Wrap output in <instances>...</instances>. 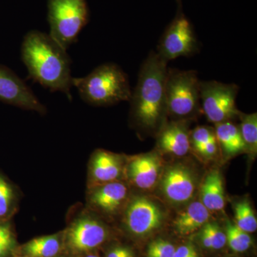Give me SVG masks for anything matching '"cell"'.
Listing matches in <instances>:
<instances>
[{
  "mask_svg": "<svg viewBox=\"0 0 257 257\" xmlns=\"http://www.w3.org/2000/svg\"><path fill=\"white\" fill-rule=\"evenodd\" d=\"M21 54L34 81L52 92H63L72 97L70 59L50 35L37 30L29 32L22 44Z\"/></svg>",
  "mask_w": 257,
  "mask_h": 257,
  "instance_id": "obj_1",
  "label": "cell"
},
{
  "mask_svg": "<svg viewBox=\"0 0 257 257\" xmlns=\"http://www.w3.org/2000/svg\"><path fill=\"white\" fill-rule=\"evenodd\" d=\"M168 62L152 51L140 69L130 102L132 114L139 127L157 135L167 116L165 84Z\"/></svg>",
  "mask_w": 257,
  "mask_h": 257,
  "instance_id": "obj_2",
  "label": "cell"
},
{
  "mask_svg": "<svg viewBox=\"0 0 257 257\" xmlns=\"http://www.w3.org/2000/svg\"><path fill=\"white\" fill-rule=\"evenodd\" d=\"M73 86L83 100L94 106H109L130 101L133 92L126 74L113 63L101 64L85 77H73Z\"/></svg>",
  "mask_w": 257,
  "mask_h": 257,
  "instance_id": "obj_3",
  "label": "cell"
},
{
  "mask_svg": "<svg viewBox=\"0 0 257 257\" xmlns=\"http://www.w3.org/2000/svg\"><path fill=\"white\" fill-rule=\"evenodd\" d=\"M199 89L196 71L168 68L165 84L167 115L174 121L194 117L201 109Z\"/></svg>",
  "mask_w": 257,
  "mask_h": 257,
  "instance_id": "obj_4",
  "label": "cell"
},
{
  "mask_svg": "<svg viewBox=\"0 0 257 257\" xmlns=\"http://www.w3.org/2000/svg\"><path fill=\"white\" fill-rule=\"evenodd\" d=\"M89 17L86 0H48L49 35L67 50L87 25Z\"/></svg>",
  "mask_w": 257,
  "mask_h": 257,
  "instance_id": "obj_5",
  "label": "cell"
},
{
  "mask_svg": "<svg viewBox=\"0 0 257 257\" xmlns=\"http://www.w3.org/2000/svg\"><path fill=\"white\" fill-rule=\"evenodd\" d=\"M239 88L235 84L200 81V105L208 121L216 124L238 117L236 105Z\"/></svg>",
  "mask_w": 257,
  "mask_h": 257,
  "instance_id": "obj_6",
  "label": "cell"
},
{
  "mask_svg": "<svg viewBox=\"0 0 257 257\" xmlns=\"http://www.w3.org/2000/svg\"><path fill=\"white\" fill-rule=\"evenodd\" d=\"M179 9L161 37L157 53L169 62L180 57H190L199 51V42L192 23L182 12L179 0Z\"/></svg>",
  "mask_w": 257,
  "mask_h": 257,
  "instance_id": "obj_7",
  "label": "cell"
},
{
  "mask_svg": "<svg viewBox=\"0 0 257 257\" xmlns=\"http://www.w3.org/2000/svg\"><path fill=\"white\" fill-rule=\"evenodd\" d=\"M165 219V212L160 206L146 197H134L125 211V225L128 231L137 236H146L155 232Z\"/></svg>",
  "mask_w": 257,
  "mask_h": 257,
  "instance_id": "obj_8",
  "label": "cell"
},
{
  "mask_svg": "<svg viewBox=\"0 0 257 257\" xmlns=\"http://www.w3.org/2000/svg\"><path fill=\"white\" fill-rule=\"evenodd\" d=\"M160 183L164 197L172 204H185L195 193V175L190 168L182 164L167 167L162 172Z\"/></svg>",
  "mask_w": 257,
  "mask_h": 257,
  "instance_id": "obj_9",
  "label": "cell"
},
{
  "mask_svg": "<svg viewBox=\"0 0 257 257\" xmlns=\"http://www.w3.org/2000/svg\"><path fill=\"white\" fill-rule=\"evenodd\" d=\"M0 101L7 104L45 112V107L22 79L8 67L0 65Z\"/></svg>",
  "mask_w": 257,
  "mask_h": 257,
  "instance_id": "obj_10",
  "label": "cell"
},
{
  "mask_svg": "<svg viewBox=\"0 0 257 257\" xmlns=\"http://www.w3.org/2000/svg\"><path fill=\"white\" fill-rule=\"evenodd\" d=\"M128 175L134 184L143 190H150L160 182L163 162L157 152L133 157L128 165Z\"/></svg>",
  "mask_w": 257,
  "mask_h": 257,
  "instance_id": "obj_11",
  "label": "cell"
},
{
  "mask_svg": "<svg viewBox=\"0 0 257 257\" xmlns=\"http://www.w3.org/2000/svg\"><path fill=\"white\" fill-rule=\"evenodd\" d=\"M106 236L107 231L101 223L84 218L76 221L69 229L67 243L74 252H87L100 246Z\"/></svg>",
  "mask_w": 257,
  "mask_h": 257,
  "instance_id": "obj_12",
  "label": "cell"
},
{
  "mask_svg": "<svg viewBox=\"0 0 257 257\" xmlns=\"http://www.w3.org/2000/svg\"><path fill=\"white\" fill-rule=\"evenodd\" d=\"M190 132L186 120L166 123L157 135L159 151L177 157L185 156L191 150Z\"/></svg>",
  "mask_w": 257,
  "mask_h": 257,
  "instance_id": "obj_13",
  "label": "cell"
},
{
  "mask_svg": "<svg viewBox=\"0 0 257 257\" xmlns=\"http://www.w3.org/2000/svg\"><path fill=\"white\" fill-rule=\"evenodd\" d=\"M128 188L119 181L96 186L91 197L93 205L107 214L119 210L126 201Z\"/></svg>",
  "mask_w": 257,
  "mask_h": 257,
  "instance_id": "obj_14",
  "label": "cell"
},
{
  "mask_svg": "<svg viewBox=\"0 0 257 257\" xmlns=\"http://www.w3.org/2000/svg\"><path fill=\"white\" fill-rule=\"evenodd\" d=\"M123 170L119 155L104 150H99L94 154L91 173L96 186L119 181Z\"/></svg>",
  "mask_w": 257,
  "mask_h": 257,
  "instance_id": "obj_15",
  "label": "cell"
},
{
  "mask_svg": "<svg viewBox=\"0 0 257 257\" xmlns=\"http://www.w3.org/2000/svg\"><path fill=\"white\" fill-rule=\"evenodd\" d=\"M210 211L200 201L191 202L176 216L174 226L179 235L188 236L202 229L210 219Z\"/></svg>",
  "mask_w": 257,
  "mask_h": 257,
  "instance_id": "obj_16",
  "label": "cell"
},
{
  "mask_svg": "<svg viewBox=\"0 0 257 257\" xmlns=\"http://www.w3.org/2000/svg\"><path fill=\"white\" fill-rule=\"evenodd\" d=\"M216 140L225 160L247 152L240 133L239 126L233 121H227L215 124L214 128Z\"/></svg>",
  "mask_w": 257,
  "mask_h": 257,
  "instance_id": "obj_17",
  "label": "cell"
},
{
  "mask_svg": "<svg viewBox=\"0 0 257 257\" xmlns=\"http://www.w3.org/2000/svg\"><path fill=\"white\" fill-rule=\"evenodd\" d=\"M200 202L209 211H223L225 207L224 181L219 170H211L200 188Z\"/></svg>",
  "mask_w": 257,
  "mask_h": 257,
  "instance_id": "obj_18",
  "label": "cell"
},
{
  "mask_svg": "<svg viewBox=\"0 0 257 257\" xmlns=\"http://www.w3.org/2000/svg\"><path fill=\"white\" fill-rule=\"evenodd\" d=\"M191 149L204 160H213L219 150L214 128L199 126L190 132Z\"/></svg>",
  "mask_w": 257,
  "mask_h": 257,
  "instance_id": "obj_19",
  "label": "cell"
},
{
  "mask_svg": "<svg viewBox=\"0 0 257 257\" xmlns=\"http://www.w3.org/2000/svg\"><path fill=\"white\" fill-rule=\"evenodd\" d=\"M61 243L55 235L41 236L29 241L24 251L29 257H55L60 251Z\"/></svg>",
  "mask_w": 257,
  "mask_h": 257,
  "instance_id": "obj_20",
  "label": "cell"
},
{
  "mask_svg": "<svg viewBox=\"0 0 257 257\" xmlns=\"http://www.w3.org/2000/svg\"><path fill=\"white\" fill-rule=\"evenodd\" d=\"M238 118L240 120V133L247 149V152L254 156L257 152L256 113L244 114L240 111Z\"/></svg>",
  "mask_w": 257,
  "mask_h": 257,
  "instance_id": "obj_21",
  "label": "cell"
},
{
  "mask_svg": "<svg viewBox=\"0 0 257 257\" xmlns=\"http://www.w3.org/2000/svg\"><path fill=\"white\" fill-rule=\"evenodd\" d=\"M234 224L246 232L253 233L257 229V219L249 201L247 199L237 202L234 206Z\"/></svg>",
  "mask_w": 257,
  "mask_h": 257,
  "instance_id": "obj_22",
  "label": "cell"
},
{
  "mask_svg": "<svg viewBox=\"0 0 257 257\" xmlns=\"http://www.w3.org/2000/svg\"><path fill=\"white\" fill-rule=\"evenodd\" d=\"M199 240L202 246L209 249H221L226 243L225 231L215 222L210 221H208L201 229Z\"/></svg>",
  "mask_w": 257,
  "mask_h": 257,
  "instance_id": "obj_23",
  "label": "cell"
},
{
  "mask_svg": "<svg viewBox=\"0 0 257 257\" xmlns=\"http://www.w3.org/2000/svg\"><path fill=\"white\" fill-rule=\"evenodd\" d=\"M225 234L226 236V243L235 252H244L252 244V239L249 234L240 229L232 223H227Z\"/></svg>",
  "mask_w": 257,
  "mask_h": 257,
  "instance_id": "obj_24",
  "label": "cell"
},
{
  "mask_svg": "<svg viewBox=\"0 0 257 257\" xmlns=\"http://www.w3.org/2000/svg\"><path fill=\"white\" fill-rule=\"evenodd\" d=\"M176 247L170 241L157 239L149 244L147 257H172Z\"/></svg>",
  "mask_w": 257,
  "mask_h": 257,
  "instance_id": "obj_25",
  "label": "cell"
},
{
  "mask_svg": "<svg viewBox=\"0 0 257 257\" xmlns=\"http://www.w3.org/2000/svg\"><path fill=\"white\" fill-rule=\"evenodd\" d=\"M13 197V189L4 177L0 175V218L4 217L9 212Z\"/></svg>",
  "mask_w": 257,
  "mask_h": 257,
  "instance_id": "obj_26",
  "label": "cell"
},
{
  "mask_svg": "<svg viewBox=\"0 0 257 257\" xmlns=\"http://www.w3.org/2000/svg\"><path fill=\"white\" fill-rule=\"evenodd\" d=\"M14 235L9 225L0 224V257H6L15 246Z\"/></svg>",
  "mask_w": 257,
  "mask_h": 257,
  "instance_id": "obj_27",
  "label": "cell"
},
{
  "mask_svg": "<svg viewBox=\"0 0 257 257\" xmlns=\"http://www.w3.org/2000/svg\"><path fill=\"white\" fill-rule=\"evenodd\" d=\"M172 257H199L197 250L192 243L182 245L176 248Z\"/></svg>",
  "mask_w": 257,
  "mask_h": 257,
  "instance_id": "obj_28",
  "label": "cell"
},
{
  "mask_svg": "<svg viewBox=\"0 0 257 257\" xmlns=\"http://www.w3.org/2000/svg\"><path fill=\"white\" fill-rule=\"evenodd\" d=\"M106 257H135L133 250L126 246H116L108 253Z\"/></svg>",
  "mask_w": 257,
  "mask_h": 257,
  "instance_id": "obj_29",
  "label": "cell"
},
{
  "mask_svg": "<svg viewBox=\"0 0 257 257\" xmlns=\"http://www.w3.org/2000/svg\"><path fill=\"white\" fill-rule=\"evenodd\" d=\"M86 257H100V256H97V255H95V254H89V255H88V256H87Z\"/></svg>",
  "mask_w": 257,
  "mask_h": 257,
  "instance_id": "obj_30",
  "label": "cell"
},
{
  "mask_svg": "<svg viewBox=\"0 0 257 257\" xmlns=\"http://www.w3.org/2000/svg\"><path fill=\"white\" fill-rule=\"evenodd\" d=\"M16 257H25V256H16Z\"/></svg>",
  "mask_w": 257,
  "mask_h": 257,
  "instance_id": "obj_31",
  "label": "cell"
}]
</instances>
